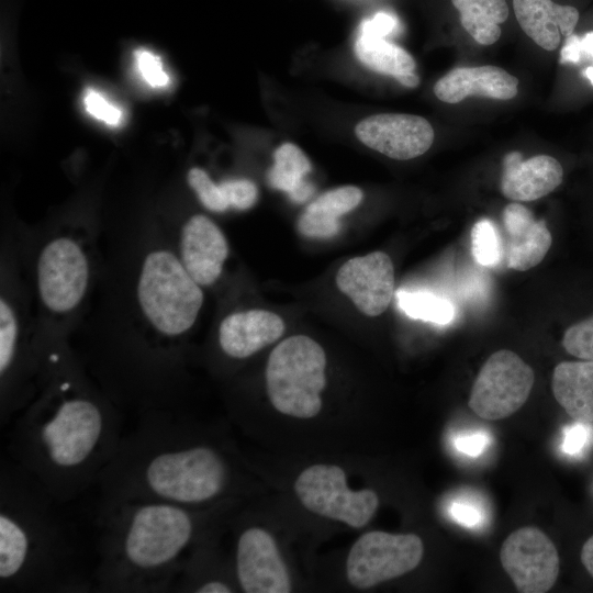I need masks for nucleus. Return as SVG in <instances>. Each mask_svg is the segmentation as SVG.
I'll return each mask as SVG.
<instances>
[{"mask_svg": "<svg viewBox=\"0 0 593 593\" xmlns=\"http://www.w3.org/2000/svg\"><path fill=\"white\" fill-rule=\"evenodd\" d=\"M116 402L89 379L66 342L44 356L34 399L10 423L7 456L60 504L97 484L121 439Z\"/></svg>", "mask_w": 593, "mask_h": 593, "instance_id": "obj_1", "label": "nucleus"}, {"mask_svg": "<svg viewBox=\"0 0 593 593\" xmlns=\"http://www.w3.org/2000/svg\"><path fill=\"white\" fill-rule=\"evenodd\" d=\"M235 479L228 454L172 409L141 412L97 485L100 503L158 501L205 506Z\"/></svg>", "mask_w": 593, "mask_h": 593, "instance_id": "obj_2", "label": "nucleus"}, {"mask_svg": "<svg viewBox=\"0 0 593 593\" xmlns=\"http://www.w3.org/2000/svg\"><path fill=\"white\" fill-rule=\"evenodd\" d=\"M57 502L8 456L0 461V592L94 590L72 527Z\"/></svg>", "mask_w": 593, "mask_h": 593, "instance_id": "obj_3", "label": "nucleus"}, {"mask_svg": "<svg viewBox=\"0 0 593 593\" xmlns=\"http://www.w3.org/2000/svg\"><path fill=\"white\" fill-rule=\"evenodd\" d=\"M202 507L158 501L100 503L94 589L172 592L186 556L201 538Z\"/></svg>", "mask_w": 593, "mask_h": 593, "instance_id": "obj_4", "label": "nucleus"}, {"mask_svg": "<svg viewBox=\"0 0 593 593\" xmlns=\"http://www.w3.org/2000/svg\"><path fill=\"white\" fill-rule=\"evenodd\" d=\"M93 275L90 233H54L42 246L35 267L40 306L51 322L63 323L81 309Z\"/></svg>", "mask_w": 593, "mask_h": 593, "instance_id": "obj_5", "label": "nucleus"}, {"mask_svg": "<svg viewBox=\"0 0 593 593\" xmlns=\"http://www.w3.org/2000/svg\"><path fill=\"white\" fill-rule=\"evenodd\" d=\"M326 363L323 347L309 336L294 335L278 344L265 372L266 391L272 406L290 417H315L322 409Z\"/></svg>", "mask_w": 593, "mask_h": 593, "instance_id": "obj_6", "label": "nucleus"}, {"mask_svg": "<svg viewBox=\"0 0 593 593\" xmlns=\"http://www.w3.org/2000/svg\"><path fill=\"white\" fill-rule=\"evenodd\" d=\"M294 491L310 512L354 528L366 526L379 506L373 490L349 489L345 471L336 465L317 463L305 468L294 482Z\"/></svg>", "mask_w": 593, "mask_h": 593, "instance_id": "obj_7", "label": "nucleus"}, {"mask_svg": "<svg viewBox=\"0 0 593 593\" xmlns=\"http://www.w3.org/2000/svg\"><path fill=\"white\" fill-rule=\"evenodd\" d=\"M423 555V541L415 534L371 530L351 546L346 577L354 588L369 589L414 570Z\"/></svg>", "mask_w": 593, "mask_h": 593, "instance_id": "obj_8", "label": "nucleus"}, {"mask_svg": "<svg viewBox=\"0 0 593 593\" xmlns=\"http://www.w3.org/2000/svg\"><path fill=\"white\" fill-rule=\"evenodd\" d=\"M534 382V370L517 354L497 350L481 367L468 405L483 419L505 418L525 404Z\"/></svg>", "mask_w": 593, "mask_h": 593, "instance_id": "obj_9", "label": "nucleus"}, {"mask_svg": "<svg viewBox=\"0 0 593 593\" xmlns=\"http://www.w3.org/2000/svg\"><path fill=\"white\" fill-rule=\"evenodd\" d=\"M504 571L521 593H545L556 583L560 558L551 539L534 526L511 533L500 549Z\"/></svg>", "mask_w": 593, "mask_h": 593, "instance_id": "obj_10", "label": "nucleus"}, {"mask_svg": "<svg viewBox=\"0 0 593 593\" xmlns=\"http://www.w3.org/2000/svg\"><path fill=\"white\" fill-rule=\"evenodd\" d=\"M234 573L246 593H288L292 584L275 538L265 528H243L235 544Z\"/></svg>", "mask_w": 593, "mask_h": 593, "instance_id": "obj_11", "label": "nucleus"}, {"mask_svg": "<svg viewBox=\"0 0 593 593\" xmlns=\"http://www.w3.org/2000/svg\"><path fill=\"white\" fill-rule=\"evenodd\" d=\"M358 139L371 149L398 160H409L426 153L435 137L430 123L418 115L382 113L361 120Z\"/></svg>", "mask_w": 593, "mask_h": 593, "instance_id": "obj_12", "label": "nucleus"}, {"mask_svg": "<svg viewBox=\"0 0 593 593\" xmlns=\"http://www.w3.org/2000/svg\"><path fill=\"white\" fill-rule=\"evenodd\" d=\"M336 284L362 314L378 316L388 309L394 295L392 259L383 251L354 257L338 269Z\"/></svg>", "mask_w": 593, "mask_h": 593, "instance_id": "obj_13", "label": "nucleus"}, {"mask_svg": "<svg viewBox=\"0 0 593 593\" xmlns=\"http://www.w3.org/2000/svg\"><path fill=\"white\" fill-rule=\"evenodd\" d=\"M176 253L189 275L204 288L220 279L230 250L222 230L208 216L195 214L182 224Z\"/></svg>", "mask_w": 593, "mask_h": 593, "instance_id": "obj_14", "label": "nucleus"}, {"mask_svg": "<svg viewBox=\"0 0 593 593\" xmlns=\"http://www.w3.org/2000/svg\"><path fill=\"white\" fill-rule=\"evenodd\" d=\"M284 322L272 312L259 309L237 311L226 315L217 332V343L225 357L246 359L279 339Z\"/></svg>", "mask_w": 593, "mask_h": 593, "instance_id": "obj_15", "label": "nucleus"}, {"mask_svg": "<svg viewBox=\"0 0 593 593\" xmlns=\"http://www.w3.org/2000/svg\"><path fill=\"white\" fill-rule=\"evenodd\" d=\"M563 179L561 164L549 155H537L526 160L519 152L503 158L502 194L513 201L538 200L559 187Z\"/></svg>", "mask_w": 593, "mask_h": 593, "instance_id": "obj_16", "label": "nucleus"}, {"mask_svg": "<svg viewBox=\"0 0 593 593\" xmlns=\"http://www.w3.org/2000/svg\"><path fill=\"white\" fill-rule=\"evenodd\" d=\"M506 232V265L525 271L537 266L549 251L551 233L544 220H537L526 206L513 202L502 213Z\"/></svg>", "mask_w": 593, "mask_h": 593, "instance_id": "obj_17", "label": "nucleus"}, {"mask_svg": "<svg viewBox=\"0 0 593 593\" xmlns=\"http://www.w3.org/2000/svg\"><path fill=\"white\" fill-rule=\"evenodd\" d=\"M517 91L518 79L492 65L456 67L434 86L435 96L446 103H459L470 96L510 100Z\"/></svg>", "mask_w": 593, "mask_h": 593, "instance_id": "obj_18", "label": "nucleus"}, {"mask_svg": "<svg viewBox=\"0 0 593 593\" xmlns=\"http://www.w3.org/2000/svg\"><path fill=\"white\" fill-rule=\"evenodd\" d=\"M513 8L525 34L546 51L558 48L561 36L573 34L579 21L577 8L552 0H513Z\"/></svg>", "mask_w": 593, "mask_h": 593, "instance_id": "obj_19", "label": "nucleus"}, {"mask_svg": "<svg viewBox=\"0 0 593 593\" xmlns=\"http://www.w3.org/2000/svg\"><path fill=\"white\" fill-rule=\"evenodd\" d=\"M551 390L573 421L593 423V360L559 362L553 369Z\"/></svg>", "mask_w": 593, "mask_h": 593, "instance_id": "obj_20", "label": "nucleus"}, {"mask_svg": "<svg viewBox=\"0 0 593 593\" xmlns=\"http://www.w3.org/2000/svg\"><path fill=\"white\" fill-rule=\"evenodd\" d=\"M362 191L355 186H344L324 192L310 203L300 215L296 227L305 237L327 239L338 234L339 217L356 209Z\"/></svg>", "mask_w": 593, "mask_h": 593, "instance_id": "obj_21", "label": "nucleus"}, {"mask_svg": "<svg viewBox=\"0 0 593 593\" xmlns=\"http://www.w3.org/2000/svg\"><path fill=\"white\" fill-rule=\"evenodd\" d=\"M273 159L267 175L269 186L287 192L293 202L306 201L313 193V186L304 180L312 169L306 155L298 146L284 143L275 150Z\"/></svg>", "mask_w": 593, "mask_h": 593, "instance_id": "obj_22", "label": "nucleus"}, {"mask_svg": "<svg viewBox=\"0 0 593 593\" xmlns=\"http://www.w3.org/2000/svg\"><path fill=\"white\" fill-rule=\"evenodd\" d=\"M460 22L470 36L482 45H492L501 36V24L508 16L506 0H451Z\"/></svg>", "mask_w": 593, "mask_h": 593, "instance_id": "obj_23", "label": "nucleus"}, {"mask_svg": "<svg viewBox=\"0 0 593 593\" xmlns=\"http://www.w3.org/2000/svg\"><path fill=\"white\" fill-rule=\"evenodd\" d=\"M355 53L366 67L393 78L414 72L416 66L414 58L405 49L383 37L359 34Z\"/></svg>", "mask_w": 593, "mask_h": 593, "instance_id": "obj_24", "label": "nucleus"}, {"mask_svg": "<svg viewBox=\"0 0 593 593\" xmlns=\"http://www.w3.org/2000/svg\"><path fill=\"white\" fill-rule=\"evenodd\" d=\"M396 300L399 307L415 320L445 325L455 317L454 305L430 292L399 290Z\"/></svg>", "mask_w": 593, "mask_h": 593, "instance_id": "obj_25", "label": "nucleus"}, {"mask_svg": "<svg viewBox=\"0 0 593 593\" xmlns=\"http://www.w3.org/2000/svg\"><path fill=\"white\" fill-rule=\"evenodd\" d=\"M471 253L475 261L485 267H493L501 261V238L494 223L489 219H481L472 226Z\"/></svg>", "mask_w": 593, "mask_h": 593, "instance_id": "obj_26", "label": "nucleus"}, {"mask_svg": "<svg viewBox=\"0 0 593 593\" xmlns=\"http://www.w3.org/2000/svg\"><path fill=\"white\" fill-rule=\"evenodd\" d=\"M561 345L580 360H593V313L570 324L563 332Z\"/></svg>", "mask_w": 593, "mask_h": 593, "instance_id": "obj_27", "label": "nucleus"}, {"mask_svg": "<svg viewBox=\"0 0 593 593\" xmlns=\"http://www.w3.org/2000/svg\"><path fill=\"white\" fill-rule=\"evenodd\" d=\"M188 183L208 210L222 213L230 209L220 186L202 168L193 167L188 171Z\"/></svg>", "mask_w": 593, "mask_h": 593, "instance_id": "obj_28", "label": "nucleus"}, {"mask_svg": "<svg viewBox=\"0 0 593 593\" xmlns=\"http://www.w3.org/2000/svg\"><path fill=\"white\" fill-rule=\"evenodd\" d=\"M583 58L593 59V32L583 36L571 34L560 51L561 64H580ZM582 75L593 85V66L582 70Z\"/></svg>", "mask_w": 593, "mask_h": 593, "instance_id": "obj_29", "label": "nucleus"}, {"mask_svg": "<svg viewBox=\"0 0 593 593\" xmlns=\"http://www.w3.org/2000/svg\"><path fill=\"white\" fill-rule=\"evenodd\" d=\"M230 208L245 211L250 209L257 201L258 190L256 184L247 179H230L219 183Z\"/></svg>", "mask_w": 593, "mask_h": 593, "instance_id": "obj_30", "label": "nucleus"}, {"mask_svg": "<svg viewBox=\"0 0 593 593\" xmlns=\"http://www.w3.org/2000/svg\"><path fill=\"white\" fill-rule=\"evenodd\" d=\"M135 65L143 80L152 88H165L170 78L163 67L160 58L145 48L134 52Z\"/></svg>", "mask_w": 593, "mask_h": 593, "instance_id": "obj_31", "label": "nucleus"}, {"mask_svg": "<svg viewBox=\"0 0 593 593\" xmlns=\"http://www.w3.org/2000/svg\"><path fill=\"white\" fill-rule=\"evenodd\" d=\"M83 105L91 116L108 125L118 126L123 120L122 110L92 88L85 90Z\"/></svg>", "mask_w": 593, "mask_h": 593, "instance_id": "obj_32", "label": "nucleus"}, {"mask_svg": "<svg viewBox=\"0 0 593 593\" xmlns=\"http://www.w3.org/2000/svg\"><path fill=\"white\" fill-rule=\"evenodd\" d=\"M590 423L575 422L563 430L562 450L568 455H579L583 451L592 438Z\"/></svg>", "mask_w": 593, "mask_h": 593, "instance_id": "obj_33", "label": "nucleus"}, {"mask_svg": "<svg viewBox=\"0 0 593 593\" xmlns=\"http://www.w3.org/2000/svg\"><path fill=\"white\" fill-rule=\"evenodd\" d=\"M398 19L388 12H378L371 19L365 20L359 27V34L372 37H385L398 29Z\"/></svg>", "mask_w": 593, "mask_h": 593, "instance_id": "obj_34", "label": "nucleus"}, {"mask_svg": "<svg viewBox=\"0 0 593 593\" xmlns=\"http://www.w3.org/2000/svg\"><path fill=\"white\" fill-rule=\"evenodd\" d=\"M488 444L489 437L483 433L462 435L455 440L457 450L471 457L481 455Z\"/></svg>", "mask_w": 593, "mask_h": 593, "instance_id": "obj_35", "label": "nucleus"}, {"mask_svg": "<svg viewBox=\"0 0 593 593\" xmlns=\"http://www.w3.org/2000/svg\"><path fill=\"white\" fill-rule=\"evenodd\" d=\"M454 519L466 527H473L481 523L482 513L473 504L467 502H455L450 508Z\"/></svg>", "mask_w": 593, "mask_h": 593, "instance_id": "obj_36", "label": "nucleus"}, {"mask_svg": "<svg viewBox=\"0 0 593 593\" xmlns=\"http://www.w3.org/2000/svg\"><path fill=\"white\" fill-rule=\"evenodd\" d=\"M581 561L593 578V535L588 538L581 549Z\"/></svg>", "mask_w": 593, "mask_h": 593, "instance_id": "obj_37", "label": "nucleus"}, {"mask_svg": "<svg viewBox=\"0 0 593 593\" xmlns=\"http://www.w3.org/2000/svg\"><path fill=\"white\" fill-rule=\"evenodd\" d=\"M401 85L407 88H415L419 83V77L415 72H409L395 78Z\"/></svg>", "mask_w": 593, "mask_h": 593, "instance_id": "obj_38", "label": "nucleus"}]
</instances>
